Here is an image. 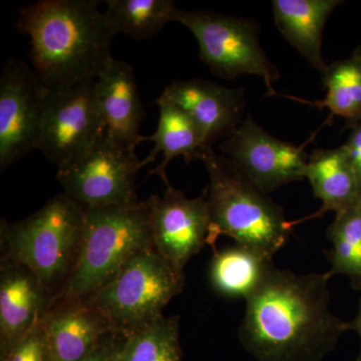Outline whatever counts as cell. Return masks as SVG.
I'll list each match as a JSON object with an SVG mask.
<instances>
[{"label":"cell","mask_w":361,"mask_h":361,"mask_svg":"<svg viewBox=\"0 0 361 361\" xmlns=\"http://www.w3.org/2000/svg\"><path fill=\"white\" fill-rule=\"evenodd\" d=\"M331 277L329 271L297 275L274 266L246 300L242 345L260 361H322L349 330L329 310Z\"/></svg>","instance_id":"1"},{"label":"cell","mask_w":361,"mask_h":361,"mask_svg":"<svg viewBox=\"0 0 361 361\" xmlns=\"http://www.w3.org/2000/svg\"><path fill=\"white\" fill-rule=\"evenodd\" d=\"M18 28L47 90L97 80L113 59L116 32L97 0H42L21 9Z\"/></svg>","instance_id":"2"},{"label":"cell","mask_w":361,"mask_h":361,"mask_svg":"<svg viewBox=\"0 0 361 361\" xmlns=\"http://www.w3.org/2000/svg\"><path fill=\"white\" fill-rule=\"evenodd\" d=\"M85 220L84 207L63 193L52 197L25 219L2 221L1 262L32 270L56 300L77 267Z\"/></svg>","instance_id":"3"},{"label":"cell","mask_w":361,"mask_h":361,"mask_svg":"<svg viewBox=\"0 0 361 361\" xmlns=\"http://www.w3.org/2000/svg\"><path fill=\"white\" fill-rule=\"evenodd\" d=\"M200 160L210 179L209 245H214L220 235H226L238 245L273 258L287 243L293 229L283 209L213 148L204 149Z\"/></svg>","instance_id":"4"},{"label":"cell","mask_w":361,"mask_h":361,"mask_svg":"<svg viewBox=\"0 0 361 361\" xmlns=\"http://www.w3.org/2000/svg\"><path fill=\"white\" fill-rule=\"evenodd\" d=\"M84 242L77 267L59 302H87L111 283L140 252L154 246L146 202L85 209Z\"/></svg>","instance_id":"5"},{"label":"cell","mask_w":361,"mask_h":361,"mask_svg":"<svg viewBox=\"0 0 361 361\" xmlns=\"http://www.w3.org/2000/svg\"><path fill=\"white\" fill-rule=\"evenodd\" d=\"M184 285V272L174 269L152 246L137 254L85 303L99 311L115 331L127 336L161 317V311Z\"/></svg>","instance_id":"6"},{"label":"cell","mask_w":361,"mask_h":361,"mask_svg":"<svg viewBox=\"0 0 361 361\" xmlns=\"http://www.w3.org/2000/svg\"><path fill=\"white\" fill-rule=\"evenodd\" d=\"M172 21L186 26L199 44V54L209 70L225 80L243 75H258L269 96L276 94L273 82L279 80L276 66L259 44L255 21L211 11L176 8Z\"/></svg>","instance_id":"7"},{"label":"cell","mask_w":361,"mask_h":361,"mask_svg":"<svg viewBox=\"0 0 361 361\" xmlns=\"http://www.w3.org/2000/svg\"><path fill=\"white\" fill-rule=\"evenodd\" d=\"M135 151L104 133L87 151L59 167L56 179L63 193L85 209L135 205L137 173L151 161L139 160Z\"/></svg>","instance_id":"8"},{"label":"cell","mask_w":361,"mask_h":361,"mask_svg":"<svg viewBox=\"0 0 361 361\" xmlns=\"http://www.w3.org/2000/svg\"><path fill=\"white\" fill-rule=\"evenodd\" d=\"M96 82L45 92L37 149L58 168L84 153L106 133Z\"/></svg>","instance_id":"9"},{"label":"cell","mask_w":361,"mask_h":361,"mask_svg":"<svg viewBox=\"0 0 361 361\" xmlns=\"http://www.w3.org/2000/svg\"><path fill=\"white\" fill-rule=\"evenodd\" d=\"M145 202L154 247L174 269L184 272L190 259L209 244L208 187L190 199L169 184L161 196L153 195Z\"/></svg>","instance_id":"10"},{"label":"cell","mask_w":361,"mask_h":361,"mask_svg":"<svg viewBox=\"0 0 361 361\" xmlns=\"http://www.w3.org/2000/svg\"><path fill=\"white\" fill-rule=\"evenodd\" d=\"M47 90L25 63L7 61L0 80L1 172L37 149Z\"/></svg>","instance_id":"11"},{"label":"cell","mask_w":361,"mask_h":361,"mask_svg":"<svg viewBox=\"0 0 361 361\" xmlns=\"http://www.w3.org/2000/svg\"><path fill=\"white\" fill-rule=\"evenodd\" d=\"M223 156L268 194L305 179L308 157L302 147L273 137L250 115L220 145Z\"/></svg>","instance_id":"12"},{"label":"cell","mask_w":361,"mask_h":361,"mask_svg":"<svg viewBox=\"0 0 361 361\" xmlns=\"http://www.w3.org/2000/svg\"><path fill=\"white\" fill-rule=\"evenodd\" d=\"M161 97L193 118L209 147L217 140L229 137L245 118L243 89H229L210 80L191 78L175 80L165 87Z\"/></svg>","instance_id":"13"},{"label":"cell","mask_w":361,"mask_h":361,"mask_svg":"<svg viewBox=\"0 0 361 361\" xmlns=\"http://www.w3.org/2000/svg\"><path fill=\"white\" fill-rule=\"evenodd\" d=\"M54 297L25 266L0 263V361L39 322Z\"/></svg>","instance_id":"14"},{"label":"cell","mask_w":361,"mask_h":361,"mask_svg":"<svg viewBox=\"0 0 361 361\" xmlns=\"http://www.w3.org/2000/svg\"><path fill=\"white\" fill-rule=\"evenodd\" d=\"M96 97L109 137L133 149L147 141L140 134L145 111L129 63L111 59L97 78Z\"/></svg>","instance_id":"15"},{"label":"cell","mask_w":361,"mask_h":361,"mask_svg":"<svg viewBox=\"0 0 361 361\" xmlns=\"http://www.w3.org/2000/svg\"><path fill=\"white\" fill-rule=\"evenodd\" d=\"M42 324L51 361H82L114 330L99 311L85 302L52 304Z\"/></svg>","instance_id":"16"},{"label":"cell","mask_w":361,"mask_h":361,"mask_svg":"<svg viewBox=\"0 0 361 361\" xmlns=\"http://www.w3.org/2000/svg\"><path fill=\"white\" fill-rule=\"evenodd\" d=\"M305 178L310 180L315 198L322 200V208L302 219L290 221L293 228L304 221L322 218L330 211L338 215L353 205L360 195L357 176L343 146L315 149L308 159Z\"/></svg>","instance_id":"17"},{"label":"cell","mask_w":361,"mask_h":361,"mask_svg":"<svg viewBox=\"0 0 361 361\" xmlns=\"http://www.w3.org/2000/svg\"><path fill=\"white\" fill-rule=\"evenodd\" d=\"M338 0H274L273 16L278 30L313 68L327 70L322 56V32Z\"/></svg>","instance_id":"18"},{"label":"cell","mask_w":361,"mask_h":361,"mask_svg":"<svg viewBox=\"0 0 361 361\" xmlns=\"http://www.w3.org/2000/svg\"><path fill=\"white\" fill-rule=\"evenodd\" d=\"M156 104L160 109V116L156 132L147 137V140L155 144L147 159L152 163L159 154H163V161L151 171V174L160 176L167 186L170 184L167 167L173 159L182 156L186 163H191L200 160L204 149L213 147L207 145L205 135L199 126L180 106L161 96L156 99Z\"/></svg>","instance_id":"19"},{"label":"cell","mask_w":361,"mask_h":361,"mask_svg":"<svg viewBox=\"0 0 361 361\" xmlns=\"http://www.w3.org/2000/svg\"><path fill=\"white\" fill-rule=\"evenodd\" d=\"M274 266L273 258L236 244L215 250L210 266L211 285L220 295L247 300L258 290Z\"/></svg>","instance_id":"20"},{"label":"cell","mask_w":361,"mask_h":361,"mask_svg":"<svg viewBox=\"0 0 361 361\" xmlns=\"http://www.w3.org/2000/svg\"><path fill=\"white\" fill-rule=\"evenodd\" d=\"M323 85L326 97L320 101H306L296 97L284 96L316 108H326L330 116L345 118L346 127L361 120V51L360 47L353 56L336 61L327 66L323 73Z\"/></svg>","instance_id":"21"},{"label":"cell","mask_w":361,"mask_h":361,"mask_svg":"<svg viewBox=\"0 0 361 361\" xmlns=\"http://www.w3.org/2000/svg\"><path fill=\"white\" fill-rule=\"evenodd\" d=\"M326 236L332 243L326 252L330 275H345L351 287L361 290V191L353 205L336 215Z\"/></svg>","instance_id":"22"},{"label":"cell","mask_w":361,"mask_h":361,"mask_svg":"<svg viewBox=\"0 0 361 361\" xmlns=\"http://www.w3.org/2000/svg\"><path fill=\"white\" fill-rule=\"evenodd\" d=\"M106 14L114 32L135 39H151L172 21V0H109Z\"/></svg>","instance_id":"23"},{"label":"cell","mask_w":361,"mask_h":361,"mask_svg":"<svg viewBox=\"0 0 361 361\" xmlns=\"http://www.w3.org/2000/svg\"><path fill=\"white\" fill-rule=\"evenodd\" d=\"M118 361H182L180 317H161L125 336Z\"/></svg>","instance_id":"24"},{"label":"cell","mask_w":361,"mask_h":361,"mask_svg":"<svg viewBox=\"0 0 361 361\" xmlns=\"http://www.w3.org/2000/svg\"><path fill=\"white\" fill-rule=\"evenodd\" d=\"M2 361H51L42 319L13 346Z\"/></svg>","instance_id":"25"},{"label":"cell","mask_w":361,"mask_h":361,"mask_svg":"<svg viewBox=\"0 0 361 361\" xmlns=\"http://www.w3.org/2000/svg\"><path fill=\"white\" fill-rule=\"evenodd\" d=\"M125 334L115 330L106 334L82 361H118Z\"/></svg>","instance_id":"26"},{"label":"cell","mask_w":361,"mask_h":361,"mask_svg":"<svg viewBox=\"0 0 361 361\" xmlns=\"http://www.w3.org/2000/svg\"><path fill=\"white\" fill-rule=\"evenodd\" d=\"M349 128L351 130L350 135H349L348 141L343 145V147L357 176L361 191V120Z\"/></svg>","instance_id":"27"},{"label":"cell","mask_w":361,"mask_h":361,"mask_svg":"<svg viewBox=\"0 0 361 361\" xmlns=\"http://www.w3.org/2000/svg\"><path fill=\"white\" fill-rule=\"evenodd\" d=\"M348 329L353 330L357 334L360 339V348L358 353L357 357L355 361H361V299L360 300V306H358L357 314H356L355 319L353 322H348Z\"/></svg>","instance_id":"28"},{"label":"cell","mask_w":361,"mask_h":361,"mask_svg":"<svg viewBox=\"0 0 361 361\" xmlns=\"http://www.w3.org/2000/svg\"><path fill=\"white\" fill-rule=\"evenodd\" d=\"M360 51H361V47H360Z\"/></svg>","instance_id":"29"}]
</instances>
